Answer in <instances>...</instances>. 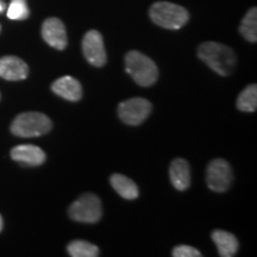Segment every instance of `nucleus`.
I'll use <instances>...</instances> for the list:
<instances>
[{"label":"nucleus","mask_w":257,"mask_h":257,"mask_svg":"<svg viewBox=\"0 0 257 257\" xmlns=\"http://www.w3.org/2000/svg\"><path fill=\"white\" fill-rule=\"evenodd\" d=\"M67 251L73 257H96L99 256V248L86 240H74L67 246Z\"/></svg>","instance_id":"a211bd4d"},{"label":"nucleus","mask_w":257,"mask_h":257,"mask_svg":"<svg viewBox=\"0 0 257 257\" xmlns=\"http://www.w3.org/2000/svg\"><path fill=\"white\" fill-rule=\"evenodd\" d=\"M237 107L243 112H255L257 108V86L250 85L244 88L237 99Z\"/></svg>","instance_id":"f3484780"},{"label":"nucleus","mask_w":257,"mask_h":257,"mask_svg":"<svg viewBox=\"0 0 257 257\" xmlns=\"http://www.w3.org/2000/svg\"><path fill=\"white\" fill-rule=\"evenodd\" d=\"M233 174L229 162L223 159L211 161L206 169V182L211 191L226 192L232 184Z\"/></svg>","instance_id":"0eeeda50"},{"label":"nucleus","mask_w":257,"mask_h":257,"mask_svg":"<svg viewBox=\"0 0 257 257\" xmlns=\"http://www.w3.org/2000/svg\"><path fill=\"white\" fill-rule=\"evenodd\" d=\"M68 213L74 221L94 224L102 216L100 199L93 193H85L70 205Z\"/></svg>","instance_id":"39448f33"},{"label":"nucleus","mask_w":257,"mask_h":257,"mask_svg":"<svg viewBox=\"0 0 257 257\" xmlns=\"http://www.w3.org/2000/svg\"><path fill=\"white\" fill-rule=\"evenodd\" d=\"M82 51L87 62L91 63L92 66H105L107 55H106L104 40L99 31L89 30L86 32L82 40Z\"/></svg>","instance_id":"6e6552de"},{"label":"nucleus","mask_w":257,"mask_h":257,"mask_svg":"<svg viewBox=\"0 0 257 257\" xmlns=\"http://www.w3.org/2000/svg\"><path fill=\"white\" fill-rule=\"evenodd\" d=\"M174 257H200L201 253L193 246L189 245H178L173 249Z\"/></svg>","instance_id":"aec40b11"},{"label":"nucleus","mask_w":257,"mask_h":257,"mask_svg":"<svg viewBox=\"0 0 257 257\" xmlns=\"http://www.w3.org/2000/svg\"><path fill=\"white\" fill-rule=\"evenodd\" d=\"M30 16L27 0H11L8 9V17L12 21H24Z\"/></svg>","instance_id":"6ab92c4d"},{"label":"nucleus","mask_w":257,"mask_h":257,"mask_svg":"<svg viewBox=\"0 0 257 257\" xmlns=\"http://www.w3.org/2000/svg\"><path fill=\"white\" fill-rule=\"evenodd\" d=\"M0 31H2V27H0Z\"/></svg>","instance_id":"5701e85b"},{"label":"nucleus","mask_w":257,"mask_h":257,"mask_svg":"<svg viewBox=\"0 0 257 257\" xmlns=\"http://www.w3.org/2000/svg\"><path fill=\"white\" fill-rule=\"evenodd\" d=\"M149 16L156 25L168 30H179L187 24L189 19L187 10L169 2H157L153 4Z\"/></svg>","instance_id":"7ed1b4c3"},{"label":"nucleus","mask_w":257,"mask_h":257,"mask_svg":"<svg viewBox=\"0 0 257 257\" xmlns=\"http://www.w3.org/2000/svg\"><path fill=\"white\" fill-rule=\"evenodd\" d=\"M53 92L61 98L69 101H78L82 96V87L80 82L72 76H62L51 85Z\"/></svg>","instance_id":"f8f14e48"},{"label":"nucleus","mask_w":257,"mask_h":257,"mask_svg":"<svg viewBox=\"0 0 257 257\" xmlns=\"http://www.w3.org/2000/svg\"><path fill=\"white\" fill-rule=\"evenodd\" d=\"M153 106L143 98H131L118 105V115L125 124L137 126L152 113Z\"/></svg>","instance_id":"423d86ee"},{"label":"nucleus","mask_w":257,"mask_h":257,"mask_svg":"<svg viewBox=\"0 0 257 257\" xmlns=\"http://www.w3.org/2000/svg\"><path fill=\"white\" fill-rule=\"evenodd\" d=\"M42 37L50 47L57 50H64L68 44L66 27L59 18H48L42 25Z\"/></svg>","instance_id":"1a4fd4ad"},{"label":"nucleus","mask_w":257,"mask_h":257,"mask_svg":"<svg viewBox=\"0 0 257 257\" xmlns=\"http://www.w3.org/2000/svg\"><path fill=\"white\" fill-rule=\"evenodd\" d=\"M11 157L19 163L36 167L43 165L46 161V153L41 148L32 144H22L11 150Z\"/></svg>","instance_id":"9b49d317"},{"label":"nucleus","mask_w":257,"mask_h":257,"mask_svg":"<svg viewBox=\"0 0 257 257\" xmlns=\"http://www.w3.org/2000/svg\"><path fill=\"white\" fill-rule=\"evenodd\" d=\"M51 127L53 123L48 115L40 112H25L16 117L11 125V133L17 137L30 138L43 136Z\"/></svg>","instance_id":"20e7f679"},{"label":"nucleus","mask_w":257,"mask_h":257,"mask_svg":"<svg viewBox=\"0 0 257 257\" xmlns=\"http://www.w3.org/2000/svg\"><path fill=\"white\" fill-rule=\"evenodd\" d=\"M125 69L134 81L143 87H149L157 81L159 69L156 63L137 50H131L125 55Z\"/></svg>","instance_id":"f03ea898"},{"label":"nucleus","mask_w":257,"mask_h":257,"mask_svg":"<svg viewBox=\"0 0 257 257\" xmlns=\"http://www.w3.org/2000/svg\"><path fill=\"white\" fill-rule=\"evenodd\" d=\"M212 239L217 245L221 257H232L238 250V240L232 233L223 230H216L212 232Z\"/></svg>","instance_id":"4468645a"},{"label":"nucleus","mask_w":257,"mask_h":257,"mask_svg":"<svg viewBox=\"0 0 257 257\" xmlns=\"http://www.w3.org/2000/svg\"><path fill=\"white\" fill-rule=\"evenodd\" d=\"M3 226H4V221H3V218L0 216V231L3 230Z\"/></svg>","instance_id":"4be33fe9"},{"label":"nucleus","mask_w":257,"mask_h":257,"mask_svg":"<svg viewBox=\"0 0 257 257\" xmlns=\"http://www.w3.org/2000/svg\"><path fill=\"white\" fill-rule=\"evenodd\" d=\"M170 181L178 191H186L191 185V168L184 159H175L169 167Z\"/></svg>","instance_id":"ddd939ff"},{"label":"nucleus","mask_w":257,"mask_h":257,"mask_svg":"<svg viewBox=\"0 0 257 257\" xmlns=\"http://www.w3.org/2000/svg\"><path fill=\"white\" fill-rule=\"evenodd\" d=\"M240 35L250 43L257 42V9H250L242 19L239 27Z\"/></svg>","instance_id":"dca6fc26"},{"label":"nucleus","mask_w":257,"mask_h":257,"mask_svg":"<svg viewBox=\"0 0 257 257\" xmlns=\"http://www.w3.org/2000/svg\"><path fill=\"white\" fill-rule=\"evenodd\" d=\"M112 187L120 195L127 200H134L138 198V187L131 179L121 174H113L110 179Z\"/></svg>","instance_id":"2eb2a0df"},{"label":"nucleus","mask_w":257,"mask_h":257,"mask_svg":"<svg viewBox=\"0 0 257 257\" xmlns=\"http://www.w3.org/2000/svg\"><path fill=\"white\" fill-rule=\"evenodd\" d=\"M4 9H5V4H4V2H3V0H0V12L4 11Z\"/></svg>","instance_id":"412c9836"},{"label":"nucleus","mask_w":257,"mask_h":257,"mask_svg":"<svg viewBox=\"0 0 257 257\" xmlns=\"http://www.w3.org/2000/svg\"><path fill=\"white\" fill-rule=\"evenodd\" d=\"M29 67L17 56H4L0 59V78L9 81H18L27 79Z\"/></svg>","instance_id":"9d476101"},{"label":"nucleus","mask_w":257,"mask_h":257,"mask_svg":"<svg viewBox=\"0 0 257 257\" xmlns=\"http://www.w3.org/2000/svg\"><path fill=\"white\" fill-rule=\"evenodd\" d=\"M198 56L202 62L221 76H227L233 72L237 59L230 47L218 42H205L198 47Z\"/></svg>","instance_id":"f257e3e1"}]
</instances>
